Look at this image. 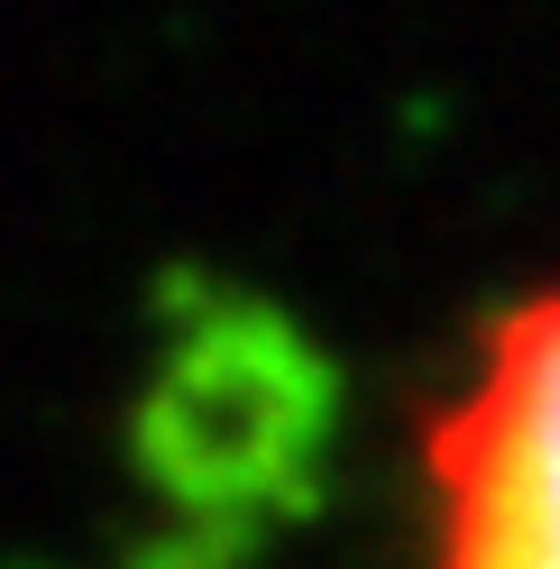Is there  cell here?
<instances>
[{"label":"cell","mask_w":560,"mask_h":569,"mask_svg":"<svg viewBox=\"0 0 560 569\" xmlns=\"http://www.w3.org/2000/svg\"><path fill=\"white\" fill-rule=\"evenodd\" d=\"M432 569H560V284L487 331L423 441Z\"/></svg>","instance_id":"1"}]
</instances>
